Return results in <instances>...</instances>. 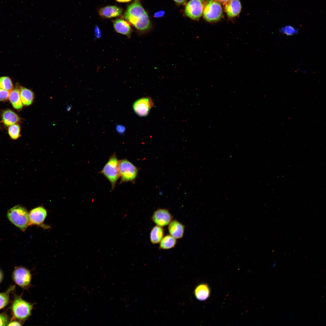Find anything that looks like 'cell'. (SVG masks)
Here are the masks:
<instances>
[{
	"mask_svg": "<svg viewBox=\"0 0 326 326\" xmlns=\"http://www.w3.org/2000/svg\"><path fill=\"white\" fill-rule=\"evenodd\" d=\"M124 18L140 34L147 32L151 28L149 16L139 0H134L128 6Z\"/></svg>",
	"mask_w": 326,
	"mask_h": 326,
	"instance_id": "cell-1",
	"label": "cell"
},
{
	"mask_svg": "<svg viewBox=\"0 0 326 326\" xmlns=\"http://www.w3.org/2000/svg\"><path fill=\"white\" fill-rule=\"evenodd\" d=\"M7 217L13 224L23 231L29 225V214L25 208L20 205H16L8 212Z\"/></svg>",
	"mask_w": 326,
	"mask_h": 326,
	"instance_id": "cell-2",
	"label": "cell"
},
{
	"mask_svg": "<svg viewBox=\"0 0 326 326\" xmlns=\"http://www.w3.org/2000/svg\"><path fill=\"white\" fill-rule=\"evenodd\" d=\"M119 160L115 153L113 154L99 173L103 175L110 182L113 190L115 188L120 177L118 168Z\"/></svg>",
	"mask_w": 326,
	"mask_h": 326,
	"instance_id": "cell-3",
	"label": "cell"
},
{
	"mask_svg": "<svg viewBox=\"0 0 326 326\" xmlns=\"http://www.w3.org/2000/svg\"><path fill=\"white\" fill-rule=\"evenodd\" d=\"M118 168L120 184L126 182L134 183L137 177L139 169L126 158L119 160Z\"/></svg>",
	"mask_w": 326,
	"mask_h": 326,
	"instance_id": "cell-4",
	"label": "cell"
},
{
	"mask_svg": "<svg viewBox=\"0 0 326 326\" xmlns=\"http://www.w3.org/2000/svg\"><path fill=\"white\" fill-rule=\"evenodd\" d=\"M205 19L209 22L218 21L223 14L221 3L216 0H208L205 3L203 12Z\"/></svg>",
	"mask_w": 326,
	"mask_h": 326,
	"instance_id": "cell-5",
	"label": "cell"
},
{
	"mask_svg": "<svg viewBox=\"0 0 326 326\" xmlns=\"http://www.w3.org/2000/svg\"><path fill=\"white\" fill-rule=\"evenodd\" d=\"M32 308V304L19 297L15 299L12 305V311L14 317L21 320L29 317Z\"/></svg>",
	"mask_w": 326,
	"mask_h": 326,
	"instance_id": "cell-6",
	"label": "cell"
},
{
	"mask_svg": "<svg viewBox=\"0 0 326 326\" xmlns=\"http://www.w3.org/2000/svg\"><path fill=\"white\" fill-rule=\"evenodd\" d=\"M205 3L204 0H190L185 7V14L192 19H199L203 13Z\"/></svg>",
	"mask_w": 326,
	"mask_h": 326,
	"instance_id": "cell-7",
	"label": "cell"
},
{
	"mask_svg": "<svg viewBox=\"0 0 326 326\" xmlns=\"http://www.w3.org/2000/svg\"><path fill=\"white\" fill-rule=\"evenodd\" d=\"M153 105V102L150 97H143L136 100L133 104V107L136 114L144 117L148 114Z\"/></svg>",
	"mask_w": 326,
	"mask_h": 326,
	"instance_id": "cell-8",
	"label": "cell"
},
{
	"mask_svg": "<svg viewBox=\"0 0 326 326\" xmlns=\"http://www.w3.org/2000/svg\"><path fill=\"white\" fill-rule=\"evenodd\" d=\"M47 215L46 210L40 206L32 209L29 214V225H36L46 229L49 228L43 224Z\"/></svg>",
	"mask_w": 326,
	"mask_h": 326,
	"instance_id": "cell-9",
	"label": "cell"
},
{
	"mask_svg": "<svg viewBox=\"0 0 326 326\" xmlns=\"http://www.w3.org/2000/svg\"><path fill=\"white\" fill-rule=\"evenodd\" d=\"M13 277L16 283L23 288H27L30 285L31 275L25 268L20 267L16 268L13 273Z\"/></svg>",
	"mask_w": 326,
	"mask_h": 326,
	"instance_id": "cell-10",
	"label": "cell"
},
{
	"mask_svg": "<svg viewBox=\"0 0 326 326\" xmlns=\"http://www.w3.org/2000/svg\"><path fill=\"white\" fill-rule=\"evenodd\" d=\"M173 217L169 212L165 209H159L153 213L152 219L156 225L163 227L169 224Z\"/></svg>",
	"mask_w": 326,
	"mask_h": 326,
	"instance_id": "cell-11",
	"label": "cell"
},
{
	"mask_svg": "<svg viewBox=\"0 0 326 326\" xmlns=\"http://www.w3.org/2000/svg\"><path fill=\"white\" fill-rule=\"evenodd\" d=\"M113 23L114 29L117 32L125 35L128 38L130 37L132 29L128 22L122 19H118L114 20Z\"/></svg>",
	"mask_w": 326,
	"mask_h": 326,
	"instance_id": "cell-12",
	"label": "cell"
},
{
	"mask_svg": "<svg viewBox=\"0 0 326 326\" xmlns=\"http://www.w3.org/2000/svg\"><path fill=\"white\" fill-rule=\"evenodd\" d=\"M168 229L171 235L175 239L182 238L184 235L185 226L177 220H172L168 225Z\"/></svg>",
	"mask_w": 326,
	"mask_h": 326,
	"instance_id": "cell-13",
	"label": "cell"
},
{
	"mask_svg": "<svg viewBox=\"0 0 326 326\" xmlns=\"http://www.w3.org/2000/svg\"><path fill=\"white\" fill-rule=\"evenodd\" d=\"M225 5V11L229 18L236 16L241 11V6L239 0H230Z\"/></svg>",
	"mask_w": 326,
	"mask_h": 326,
	"instance_id": "cell-14",
	"label": "cell"
},
{
	"mask_svg": "<svg viewBox=\"0 0 326 326\" xmlns=\"http://www.w3.org/2000/svg\"><path fill=\"white\" fill-rule=\"evenodd\" d=\"M98 12L101 17L110 18L120 16L122 13V9L116 6H108L101 8Z\"/></svg>",
	"mask_w": 326,
	"mask_h": 326,
	"instance_id": "cell-15",
	"label": "cell"
},
{
	"mask_svg": "<svg viewBox=\"0 0 326 326\" xmlns=\"http://www.w3.org/2000/svg\"><path fill=\"white\" fill-rule=\"evenodd\" d=\"M194 294L197 299L201 301L205 300L210 296L209 288L206 284H200L196 287L194 291Z\"/></svg>",
	"mask_w": 326,
	"mask_h": 326,
	"instance_id": "cell-16",
	"label": "cell"
},
{
	"mask_svg": "<svg viewBox=\"0 0 326 326\" xmlns=\"http://www.w3.org/2000/svg\"><path fill=\"white\" fill-rule=\"evenodd\" d=\"M19 91L22 104L25 106L31 104L34 97L33 92L31 90L22 86L20 87Z\"/></svg>",
	"mask_w": 326,
	"mask_h": 326,
	"instance_id": "cell-17",
	"label": "cell"
},
{
	"mask_svg": "<svg viewBox=\"0 0 326 326\" xmlns=\"http://www.w3.org/2000/svg\"><path fill=\"white\" fill-rule=\"evenodd\" d=\"M3 122L7 126L14 124L19 121V118L14 112L10 110L4 111L2 113Z\"/></svg>",
	"mask_w": 326,
	"mask_h": 326,
	"instance_id": "cell-18",
	"label": "cell"
},
{
	"mask_svg": "<svg viewBox=\"0 0 326 326\" xmlns=\"http://www.w3.org/2000/svg\"><path fill=\"white\" fill-rule=\"evenodd\" d=\"M8 98L14 108L17 109L22 108L23 104L20 97L19 90L18 89H12L10 92Z\"/></svg>",
	"mask_w": 326,
	"mask_h": 326,
	"instance_id": "cell-19",
	"label": "cell"
},
{
	"mask_svg": "<svg viewBox=\"0 0 326 326\" xmlns=\"http://www.w3.org/2000/svg\"><path fill=\"white\" fill-rule=\"evenodd\" d=\"M164 230L162 227L157 225L152 229L150 233V240L153 244L159 243L164 237Z\"/></svg>",
	"mask_w": 326,
	"mask_h": 326,
	"instance_id": "cell-20",
	"label": "cell"
},
{
	"mask_svg": "<svg viewBox=\"0 0 326 326\" xmlns=\"http://www.w3.org/2000/svg\"><path fill=\"white\" fill-rule=\"evenodd\" d=\"M177 242L176 239L171 235H167L160 241L159 248L162 249H168L174 248Z\"/></svg>",
	"mask_w": 326,
	"mask_h": 326,
	"instance_id": "cell-21",
	"label": "cell"
},
{
	"mask_svg": "<svg viewBox=\"0 0 326 326\" xmlns=\"http://www.w3.org/2000/svg\"><path fill=\"white\" fill-rule=\"evenodd\" d=\"M14 286L10 287L6 292L0 293V310L5 306L9 300V295L11 291L14 289Z\"/></svg>",
	"mask_w": 326,
	"mask_h": 326,
	"instance_id": "cell-22",
	"label": "cell"
},
{
	"mask_svg": "<svg viewBox=\"0 0 326 326\" xmlns=\"http://www.w3.org/2000/svg\"><path fill=\"white\" fill-rule=\"evenodd\" d=\"M13 87L11 79L8 76L0 77V88L10 91Z\"/></svg>",
	"mask_w": 326,
	"mask_h": 326,
	"instance_id": "cell-23",
	"label": "cell"
},
{
	"mask_svg": "<svg viewBox=\"0 0 326 326\" xmlns=\"http://www.w3.org/2000/svg\"><path fill=\"white\" fill-rule=\"evenodd\" d=\"M8 132L10 136L12 139H16L19 136L20 126L17 124H14L10 126L8 129Z\"/></svg>",
	"mask_w": 326,
	"mask_h": 326,
	"instance_id": "cell-24",
	"label": "cell"
},
{
	"mask_svg": "<svg viewBox=\"0 0 326 326\" xmlns=\"http://www.w3.org/2000/svg\"><path fill=\"white\" fill-rule=\"evenodd\" d=\"M280 31L283 34L289 36L296 34L297 32L296 29L290 26H286L282 27Z\"/></svg>",
	"mask_w": 326,
	"mask_h": 326,
	"instance_id": "cell-25",
	"label": "cell"
},
{
	"mask_svg": "<svg viewBox=\"0 0 326 326\" xmlns=\"http://www.w3.org/2000/svg\"><path fill=\"white\" fill-rule=\"evenodd\" d=\"M10 92L0 88V101L6 100L8 98Z\"/></svg>",
	"mask_w": 326,
	"mask_h": 326,
	"instance_id": "cell-26",
	"label": "cell"
},
{
	"mask_svg": "<svg viewBox=\"0 0 326 326\" xmlns=\"http://www.w3.org/2000/svg\"><path fill=\"white\" fill-rule=\"evenodd\" d=\"M8 322V317L4 314H0V326L7 325Z\"/></svg>",
	"mask_w": 326,
	"mask_h": 326,
	"instance_id": "cell-27",
	"label": "cell"
},
{
	"mask_svg": "<svg viewBox=\"0 0 326 326\" xmlns=\"http://www.w3.org/2000/svg\"><path fill=\"white\" fill-rule=\"evenodd\" d=\"M116 129L117 132L121 135H123L125 132L126 128L123 125L121 124L117 125Z\"/></svg>",
	"mask_w": 326,
	"mask_h": 326,
	"instance_id": "cell-28",
	"label": "cell"
},
{
	"mask_svg": "<svg viewBox=\"0 0 326 326\" xmlns=\"http://www.w3.org/2000/svg\"><path fill=\"white\" fill-rule=\"evenodd\" d=\"M94 33L96 38H99L101 37V32L99 27L96 26L94 28Z\"/></svg>",
	"mask_w": 326,
	"mask_h": 326,
	"instance_id": "cell-29",
	"label": "cell"
},
{
	"mask_svg": "<svg viewBox=\"0 0 326 326\" xmlns=\"http://www.w3.org/2000/svg\"><path fill=\"white\" fill-rule=\"evenodd\" d=\"M7 326H21V324L20 323L16 321H13L8 323Z\"/></svg>",
	"mask_w": 326,
	"mask_h": 326,
	"instance_id": "cell-30",
	"label": "cell"
},
{
	"mask_svg": "<svg viewBox=\"0 0 326 326\" xmlns=\"http://www.w3.org/2000/svg\"><path fill=\"white\" fill-rule=\"evenodd\" d=\"M177 3L180 4H185L187 0H174Z\"/></svg>",
	"mask_w": 326,
	"mask_h": 326,
	"instance_id": "cell-31",
	"label": "cell"
},
{
	"mask_svg": "<svg viewBox=\"0 0 326 326\" xmlns=\"http://www.w3.org/2000/svg\"><path fill=\"white\" fill-rule=\"evenodd\" d=\"M164 11H161L157 12L155 14V17H160L162 16L164 14Z\"/></svg>",
	"mask_w": 326,
	"mask_h": 326,
	"instance_id": "cell-32",
	"label": "cell"
},
{
	"mask_svg": "<svg viewBox=\"0 0 326 326\" xmlns=\"http://www.w3.org/2000/svg\"><path fill=\"white\" fill-rule=\"evenodd\" d=\"M220 3H222L224 4H225L230 0H216Z\"/></svg>",
	"mask_w": 326,
	"mask_h": 326,
	"instance_id": "cell-33",
	"label": "cell"
},
{
	"mask_svg": "<svg viewBox=\"0 0 326 326\" xmlns=\"http://www.w3.org/2000/svg\"><path fill=\"white\" fill-rule=\"evenodd\" d=\"M116 0L118 2H129V1H131V0Z\"/></svg>",
	"mask_w": 326,
	"mask_h": 326,
	"instance_id": "cell-34",
	"label": "cell"
},
{
	"mask_svg": "<svg viewBox=\"0 0 326 326\" xmlns=\"http://www.w3.org/2000/svg\"><path fill=\"white\" fill-rule=\"evenodd\" d=\"M276 262H275L273 264V265H272L271 268H273L274 267L276 266Z\"/></svg>",
	"mask_w": 326,
	"mask_h": 326,
	"instance_id": "cell-35",
	"label": "cell"
},
{
	"mask_svg": "<svg viewBox=\"0 0 326 326\" xmlns=\"http://www.w3.org/2000/svg\"><path fill=\"white\" fill-rule=\"evenodd\" d=\"M2 279V274L1 272L0 271V282L1 281Z\"/></svg>",
	"mask_w": 326,
	"mask_h": 326,
	"instance_id": "cell-36",
	"label": "cell"
}]
</instances>
